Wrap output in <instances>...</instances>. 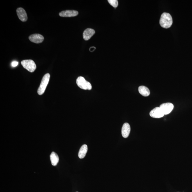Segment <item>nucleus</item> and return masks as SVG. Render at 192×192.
<instances>
[{"label": "nucleus", "instance_id": "20e7f679", "mask_svg": "<svg viewBox=\"0 0 192 192\" xmlns=\"http://www.w3.org/2000/svg\"><path fill=\"white\" fill-rule=\"evenodd\" d=\"M21 64L24 68L30 72H33L37 68L35 63L32 60H24L21 62Z\"/></svg>", "mask_w": 192, "mask_h": 192}, {"label": "nucleus", "instance_id": "2eb2a0df", "mask_svg": "<svg viewBox=\"0 0 192 192\" xmlns=\"http://www.w3.org/2000/svg\"><path fill=\"white\" fill-rule=\"evenodd\" d=\"M108 1L114 7H116L118 6V2L117 0H108Z\"/></svg>", "mask_w": 192, "mask_h": 192}, {"label": "nucleus", "instance_id": "1a4fd4ad", "mask_svg": "<svg viewBox=\"0 0 192 192\" xmlns=\"http://www.w3.org/2000/svg\"><path fill=\"white\" fill-rule=\"evenodd\" d=\"M29 39L32 43H40L43 41L44 38L43 35L40 34H34L29 36Z\"/></svg>", "mask_w": 192, "mask_h": 192}, {"label": "nucleus", "instance_id": "7ed1b4c3", "mask_svg": "<svg viewBox=\"0 0 192 192\" xmlns=\"http://www.w3.org/2000/svg\"><path fill=\"white\" fill-rule=\"evenodd\" d=\"M76 82L78 86L81 89L88 90L92 89V86L90 82L87 81L82 76H80L78 77L76 79Z\"/></svg>", "mask_w": 192, "mask_h": 192}, {"label": "nucleus", "instance_id": "9b49d317", "mask_svg": "<svg viewBox=\"0 0 192 192\" xmlns=\"http://www.w3.org/2000/svg\"><path fill=\"white\" fill-rule=\"evenodd\" d=\"M95 33V31L94 30L91 28H87L83 32L84 39L85 41H87L89 40Z\"/></svg>", "mask_w": 192, "mask_h": 192}, {"label": "nucleus", "instance_id": "39448f33", "mask_svg": "<svg viewBox=\"0 0 192 192\" xmlns=\"http://www.w3.org/2000/svg\"><path fill=\"white\" fill-rule=\"evenodd\" d=\"M174 105L172 103H163L160 105V108L164 115L170 113L174 109Z\"/></svg>", "mask_w": 192, "mask_h": 192}, {"label": "nucleus", "instance_id": "f03ea898", "mask_svg": "<svg viewBox=\"0 0 192 192\" xmlns=\"http://www.w3.org/2000/svg\"><path fill=\"white\" fill-rule=\"evenodd\" d=\"M50 76L49 73H47L43 76L39 87L37 93L39 95H42L44 93L46 87L49 83Z\"/></svg>", "mask_w": 192, "mask_h": 192}, {"label": "nucleus", "instance_id": "0eeeda50", "mask_svg": "<svg viewBox=\"0 0 192 192\" xmlns=\"http://www.w3.org/2000/svg\"><path fill=\"white\" fill-rule=\"evenodd\" d=\"M149 114L151 117L154 118H161L164 115L160 107H156L153 109Z\"/></svg>", "mask_w": 192, "mask_h": 192}, {"label": "nucleus", "instance_id": "4468645a", "mask_svg": "<svg viewBox=\"0 0 192 192\" xmlns=\"http://www.w3.org/2000/svg\"><path fill=\"white\" fill-rule=\"evenodd\" d=\"M88 151V146L86 145H84L81 147L78 153V157L80 159L85 158Z\"/></svg>", "mask_w": 192, "mask_h": 192}, {"label": "nucleus", "instance_id": "dca6fc26", "mask_svg": "<svg viewBox=\"0 0 192 192\" xmlns=\"http://www.w3.org/2000/svg\"><path fill=\"white\" fill-rule=\"evenodd\" d=\"M18 64L19 63L17 61H14L11 63V65L13 67H16L18 65Z\"/></svg>", "mask_w": 192, "mask_h": 192}, {"label": "nucleus", "instance_id": "f3484780", "mask_svg": "<svg viewBox=\"0 0 192 192\" xmlns=\"http://www.w3.org/2000/svg\"><path fill=\"white\" fill-rule=\"evenodd\" d=\"M96 49V48L94 47H91L90 48L89 50L91 52L94 51V50Z\"/></svg>", "mask_w": 192, "mask_h": 192}, {"label": "nucleus", "instance_id": "423d86ee", "mask_svg": "<svg viewBox=\"0 0 192 192\" xmlns=\"http://www.w3.org/2000/svg\"><path fill=\"white\" fill-rule=\"evenodd\" d=\"M78 14V12L74 10H66L59 13V16L63 17H74Z\"/></svg>", "mask_w": 192, "mask_h": 192}, {"label": "nucleus", "instance_id": "f257e3e1", "mask_svg": "<svg viewBox=\"0 0 192 192\" xmlns=\"http://www.w3.org/2000/svg\"><path fill=\"white\" fill-rule=\"evenodd\" d=\"M172 24V18L169 13H164L162 14L160 20V24L162 27L169 28L171 26Z\"/></svg>", "mask_w": 192, "mask_h": 192}, {"label": "nucleus", "instance_id": "9d476101", "mask_svg": "<svg viewBox=\"0 0 192 192\" xmlns=\"http://www.w3.org/2000/svg\"><path fill=\"white\" fill-rule=\"evenodd\" d=\"M130 131V124L128 123H125L124 124L122 128V135L123 137L127 138L129 135Z\"/></svg>", "mask_w": 192, "mask_h": 192}, {"label": "nucleus", "instance_id": "a211bd4d", "mask_svg": "<svg viewBox=\"0 0 192 192\" xmlns=\"http://www.w3.org/2000/svg\"></svg>", "mask_w": 192, "mask_h": 192}, {"label": "nucleus", "instance_id": "f8f14e48", "mask_svg": "<svg viewBox=\"0 0 192 192\" xmlns=\"http://www.w3.org/2000/svg\"><path fill=\"white\" fill-rule=\"evenodd\" d=\"M139 93L144 97H148L150 94L149 89L147 87L144 86L139 87Z\"/></svg>", "mask_w": 192, "mask_h": 192}, {"label": "nucleus", "instance_id": "ddd939ff", "mask_svg": "<svg viewBox=\"0 0 192 192\" xmlns=\"http://www.w3.org/2000/svg\"><path fill=\"white\" fill-rule=\"evenodd\" d=\"M50 160L52 166H56L59 161V158L57 154L55 152H52L50 155Z\"/></svg>", "mask_w": 192, "mask_h": 192}, {"label": "nucleus", "instance_id": "6e6552de", "mask_svg": "<svg viewBox=\"0 0 192 192\" xmlns=\"http://www.w3.org/2000/svg\"><path fill=\"white\" fill-rule=\"evenodd\" d=\"M18 17L22 22H26L28 20L27 14L25 10L22 7H19L16 10Z\"/></svg>", "mask_w": 192, "mask_h": 192}]
</instances>
